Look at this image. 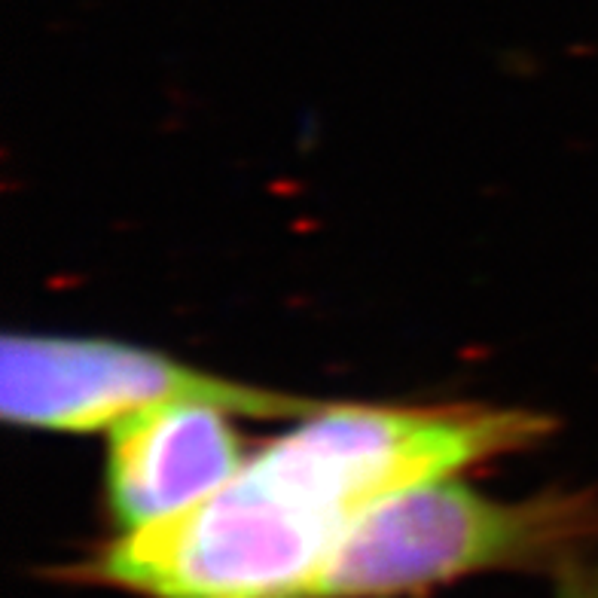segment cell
I'll return each mask as SVG.
<instances>
[{
    "label": "cell",
    "instance_id": "obj_2",
    "mask_svg": "<svg viewBox=\"0 0 598 598\" xmlns=\"http://www.w3.org/2000/svg\"><path fill=\"white\" fill-rule=\"evenodd\" d=\"M595 541V492L553 489L504 501L452 473L382 501L299 598H400L483 571L559 574Z\"/></svg>",
    "mask_w": 598,
    "mask_h": 598
},
{
    "label": "cell",
    "instance_id": "obj_1",
    "mask_svg": "<svg viewBox=\"0 0 598 598\" xmlns=\"http://www.w3.org/2000/svg\"><path fill=\"white\" fill-rule=\"evenodd\" d=\"M550 428L547 415L486 403H324L223 489L116 531L71 577L144 598H299L382 501L522 452Z\"/></svg>",
    "mask_w": 598,
    "mask_h": 598
},
{
    "label": "cell",
    "instance_id": "obj_3",
    "mask_svg": "<svg viewBox=\"0 0 598 598\" xmlns=\"http://www.w3.org/2000/svg\"><path fill=\"white\" fill-rule=\"evenodd\" d=\"M196 400L232 415L303 418L324 400L235 382L153 348L101 336L10 333L0 342V415L34 431H98L138 409Z\"/></svg>",
    "mask_w": 598,
    "mask_h": 598
},
{
    "label": "cell",
    "instance_id": "obj_5",
    "mask_svg": "<svg viewBox=\"0 0 598 598\" xmlns=\"http://www.w3.org/2000/svg\"><path fill=\"white\" fill-rule=\"evenodd\" d=\"M559 598H598V562H571L559 571Z\"/></svg>",
    "mask_w": 598,
    "mask_h": 598
},
{
    "label": "cell",
    "instance_id": "obj_4",
    "mask_svg": "<svg viewBox=\"0 0 598 598\" xmlns=\"http://www.w3.org/2000/svg\"><path fill=\"white\" fill-rule=\"evenodd\" d=\"M232 412L177 400L138 409L107 428L104 504L119 531L190 510L245 467Z\"/></svg>",
    "mask_w": 598,
    "mask_h": 598
}]
</instances>
